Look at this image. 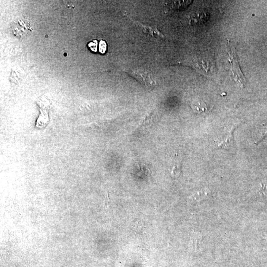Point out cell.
Listing matches in <instances>:
<instances>
[{"instance_id":"obj_1","label":"cell","mask_w":267,"mask_h":267,"mask_svg":"<svg viewBox=\"0 0 267 267\" xmlns=\"http://www.w3.org/2000/svg\"><path fill=\"white\" fill-rule=\"evenodd\" d=\"M228 60L231 64V70L233 72V79L239 85L240 87L243 88L245 85V78L240 69L239 62L236 55V49L233 46H231L229 41L228 45Z\"/></svg>"},{"instance_id":"obj_2","label":"cell","mask_w":267,"mask_h":267,"mask_svg":"<svg viewBox=\"0 0 267 267\" xmlns=\"http://www.w3.org/2000/svg\"><path fill=\"white\" fill-rule=\"evenodd\" d=\"M130 74L146 87H152L155 85L152 74L149 70L138 68L130 71Z\"/></svg>"},{"instance_id":"obj_3","label":"cell","mask_w":267,"mask_h":267,"mask_svg":"<svg viewBox=\"0 0 267 267\" xmlns=\"http://www.w3.org/2000/svg\"><path fill=\"white\" fill-rule=\"evenodd\" d=\"M107 44L105 41H101L99 43V51L101 53H104L107 50Z\"/></svg>"},{"instance_id":"obj_4","label":"cell","mask_w":267,"mask_h":267,"mask_svg":"<svg viewBox=\"0 0 267 267\" xmlns=\"http://www.w3.org/2000/svg\"><path fill=\"white\" fill-rule=\"evenodd\" d=\"M89 47L93 52H96L98 47V42L96 41L92 42L89 43Z\"/></svg>"}]
</instances>
